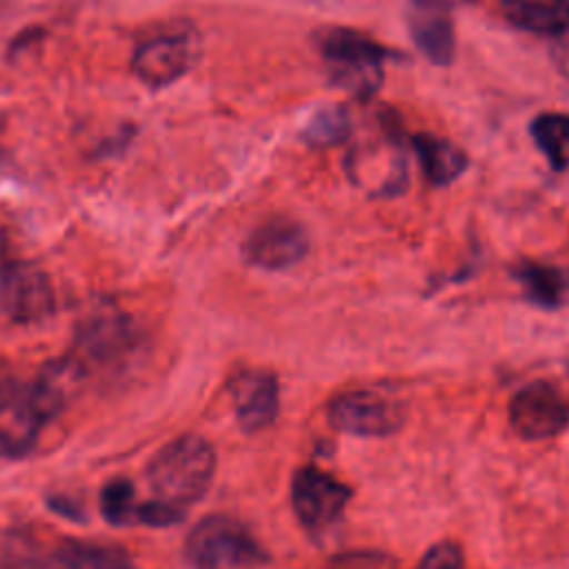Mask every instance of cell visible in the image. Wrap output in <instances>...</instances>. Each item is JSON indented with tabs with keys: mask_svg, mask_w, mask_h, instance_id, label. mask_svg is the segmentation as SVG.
<instances>
[{
	"mask_svg": "<svg viewBox=\"0 0 569 569\" xmlns=\"http://www.w3.org/2000/svg\"><path fill=\"white\" fill-rule=\"evenodd\" d=\"M36 440H38L36 436H31L29 431H24L20 427H18V431L0 427V458H9V460L24 458L33 449Z\"/></svg>",
	"mask_w": 569,
	"mask_h": 569,
	"instance_id": "603a6c76",
	"label": "cell"
},
{
	"mask_svg": "<svg viewBox=\"0 0 569 569\" xmlns=\"http://www.w3.org/2000/svg\"><path fill=\"white\" fill-rule=\"evenodd\" d=\"M22 387L18 385V378L11 369V365L0 356V413L16 405Z\"/></svg>",
	"mask_w": 569,
	"mask_h": 569,
	"instance_id": "cb8c5ba5",
	"label": "cell"
},
{
	"mask_svg": "<svg viewBox=\"0 0 569 569\" xmlns=\"http://www.w3.org/2000/svg\"><path fill=\"white\" fill-rule=\"evenodd\" d=\"M509 425L525 440H547L569 425V398L551 382L538 380L509 400Z\"/></svg>",
	"mask_w": 569,
	"mask_h": 569,
	"instance_id": "30bf717a",
	"label": "cell"
},
{
	"mask_svg": "<svg viewBox=\"0 0 569 569\" xmlns=\"http://www.w3.org/2000/svg\"><path fill=\"white\" fill-rule=\"evenodd\" d=\"M549 58L558 73L569 80V24L551 36L549 44Z\"/></svg>",
	"mask_w": 569,
	"mask_h": 569,
	"instance_id": "d4e9b609",
	"label": "cell"
},
{
	"mask_svg": "<svg viewBox=\"0 0 569 569\" xmlns=\"http://www.w3.org/2000/svg\"><path fill=\"white\" fill-rule=\"evenodd\" d=\"M216 465L218 456L207 438L182 433L156 451L144 478L158 500L187 509L209 491Z\"/></svg>",
	"mask_w": 569,
	"mask_h": 569,
	"instance_id": "7a4b0ae2",
	"label": "cell"
},
{
	"mask_svg": "<svg viewBox=\"0 0 569 569\" xmlns=\"http://www.w3.org/2000/svg\"><path fill=\"white\" fill-rule=\"evenodd\" d=\"M500 11L516 29L549 38L569 24V0H500Z\"/></svg>",
	"mask_w": 569,
	"mask_h": 569,
	"instance_id": "e0dca14e",
	"label": "cell"
},
{
	"mask_svg": "<svg viewBox=\"0 0 569 569\" xmlns=\"http://www.w3.org/2000/svg\"><path fill=\"white\" fill-rule=\"evenodd\" d=\"M289 498L298 522L311 533H322L342 518L351 489L329 471L300 467L291 478Z\"/></svg>",
	"mask_w": 569,
	"mask_h": 569,
	"instance_id": "ba28073f",
	"label": "cell"
},
{
	"mask_svg": "<svg viewBox=\"0 0 569 569\" xmlns=\"http://www.w3.org/2000/svg\"><path fill=\"white\" fill-rule=\"evenodd\" d=\"M138 333L133 318L113 300L98 298L80 311L73 331V356L91 371L113 369L136 349Z\"/></svg>",
	"mask_w": 569,
	"mask_h": 569,
	"instance_id": "277c9868",
	"label": "cell"
},
{
	"mask_svg": "<svg viewBox=\"0 0 569 569\" xmlns=\"http://www.w3.org/2000/svg\"><path fill=\"white\" fill-rule=\"evenodd\" d=\"M411 149L416 151L422 176L431 187L451 184L469 164L467 153L456 142L433 133L411 136Z\"/></svg>",
	"mask_w": 569,
	"mask_h": 569,
	"instance_id": "9a60e30c",
	"label": "cell"
},
{
	"mask_svg": "<svg viewBox=\"0 0 569 569\" xmlns=\"http://www.w3.org/2000/svg\"><path fill=\"white\" fill-rule=\"evenodd\" d=\"M345 169L356 187L376 198L398 196L409 182L407 158L393 131H387L382 140L353 144Z\"/></svg>",
	"mask_w": 569,
	"mask_h": 569,
	"instance_id": "52a82bcc",
	"label": "cell"
},
{
	"mask_svg": "<svg viewBox=\"0 0 569 569\" xmlns=\"http://www.w3.org/2000/svg\"><path fill=\"white\" fill-rule=\"evenodd\" d=\"M231 405L238 425L256 433L273 425L280 409V382L269 369L240 371L231 385Z\"/></svg>",
	"mask_w": 569,
	"mask_h": 569,
	"instance_id": "5bb4252c",
	"label": "cell"
},
{
	"mask_svg": "<svg viewBox=\"0 0 569 569\" xmlns=\"http://www.w3.org/2000/svg\"><path fill=\"white\" fill-rule=\"evenodd\" d=\"M529 133L556 171L569 164V113L542 111L529 122Z\"/></svg>",
	"mask_w": 569,
	"mask_h": 569,
	"instance_id": "ac0fdd59",
	"label": "cell"
},
{
	"mask_svg": "<svg viewBox=\"0 0 569 569\" xmlns=\"http://www.w3.org/2000/svg\"><path fill=\"white\" fill-rule=\"evenodd\" d=\"M453 0H409L407 29L413 47L436 67H449L456 58Z\"/></svg>",
	"mask_w": 569,
	"mask_h": 569,
	"instance_id": "4fadbf2b",
	"label": "cell"
},
{
	"mask_svg": "<svg viewBox=\"0 0 569 569\" xmlns=\"http://www.w3.org/2000/svg\"><path fill=\"white\" fill-rule=\"evenodd\" d=\"M351 133L349 111L340 104L318 107L302 124V140L311 147H331L347 140Z\"/></svg>",
	"mask_w": 569,
	"mask_h": 569,
	"instance_id": "ffe728a7",
	"label": "cell"
},
{
	"mask_svg": "<svg viewBox=\"0 0 569 569\" xmlns=\"http://www.w3.org/2000/svg\"><path fill=\"white\" fill-rule=\"evenodd\" d=\"M309 251L305 227L287 216H273L260 222L242 242L247 262L264 271H282L298 264Z\"/></svg>",
	"mask_w": 569,
	"mask_h": 569,
	"instance_id": "7c38bea8",
	"label": "cell"
},
{
	"mask_svg": "<svg viewBox=\"0 0 569 569\" xmlns=\"http://www.w3.org/2000/svg\"><path fill=\"white\" fill-rule=\"evenodd\" d=\"M87 378L89 369L73 353L47 360L11 407L16 425L38 438L73 402Z\"/></svg>",
	"mask_w": 569,
	"mask_h": 569,
	"instance_id": "3957f363",
	"label": "cell"
},
{
	"mask_svg": "<svg viewBox=\"0 0 569 569\" xmlns=\"http://www.w3.org/2000/svg\"><path fill=\"white\" fill-rule=\"evenodd\" d=\"M413 569H465V556L456 542L442 540L429 547Z\"/></svg>",
	"mask_w": 569,
	"mask_h": 569,
	"instance_id": "7402d4cb",
	"label": "cell"
},
{
	"mask_svg": "<svg viewBox=\"0 0 569 569\" xmlns=\"http://www.w3.org/2000/svg\"><path fill=\"white\" fill-rule=\"evenodd\" d=\"M138 500L133 485L127 478H113L102 487L100 493V511L107 522L111 525H133L136 522V511H138Z\"/></svg>",
	"mask_w": 569,
	"mask_h": 569,
	"instance_id": "44dd1931",
	"label": "cell"
},
{
	"mask_svg": "<svg viewBox=\"0 0 569 569\" xmlns=\"http://www.w3.org/2000/svg\"><path fill=\"white\" fill-rule=\"evenodd\" d=\"M56 309V291L47 271L27 258L0 262V313L13 325H38Z\"/></svg>",
	"mask_w": 569,
	"mask_h": 569,
	"instance_id": "8992f818",
	"label": "cell"
},
{
	"mask_svg": "<svg viewBox=\"0 0 569 569\" xmlns=\"http://www.w3.org/2000/svg\"><path fill=\"white\" fill-rule=\"evenodd\" d=\"M49 569H133L131 556L116 545L62 540L49 553Z\"/></svg>",
	"mask_w": 569,
	"mask_h": 569,
	"instance_id": "2e32d148",
	"label": "cell"
},
{
	"mask_svg": "<svg viewBox=\"0 0 569 569\" xmlns=\"http://www.w3.org/2000/svg\"><path fill=\"white\" fill-rule=\"evenodd\" d=\"M313 44L325 62L331 84L358 100H369L385 82V62L393 58L378 40L338 24L313 31Z\"/></svg>",
	"mask_w": 569,
	"mask_h": 569,
	"instance_id": "6da1fadb",
	"label": "cell"
},
{
	"mask_svg": "<svg viewBox=\"0 0 569 569\" xmlns=\"http://www.w3.org/2000/svg\"><path fill=\"white\" fill-rule=\"evenodd\" d=\"M200 56V40L193 31H167L142 40L133 56L131 69L140 82L151 89L167 87L191 71Z\"/></svg>",
	"mask_w": 569,
	"mask_h": 569,
	"instance_id": "9c48e42d",
	"label": "cell"
},
{
	"mask_svg": "<svg viewBox=\"0 0 569 569\" xmlns=\"http://www.w3.org/2000/svg\"><path fill=\"white\" fill-rule=\"evenodd\" d=\"M336 569H387L389 558L378 553H345L333 558Z\"/></svg>",
	"mask_w": 569,
	"mask_h": 569,
	"instance_id": "484cf974",
	"label": "cell"
},
{
	"mask_svg": "<svg viewBox=\"0 0 569 569\" xmlns=\"http://www.w3.org/2000/svg\"><path fill=\"white\" fill-rule=\"evenodd\" d=\"M513 278L531 296L533 302L545 307H556L569 291V278L565 271L540 264V262H520L513 269Z\"/></svg>",
	"mask_w": 569,
	"mask_h": 569,
	"instance_id": "d6986e66",
	"label": "cell"
},
{
	"mask_svg": "<svg viewBox=\"0 0 569 569\" xmlns=\"http://www.w3.org/2000/svg\"><path fill=\"white\" fill-rule=\"evenodd\" d=\"M327 418L333 429L360 438H382L402 425V409L398 402L369 391L349 389L329 400Z\"/></svg>",
	"mask_w": 569,
	"mask_h": 569,
	"instance_id": "8fae6325",
	"label": "cell"
},
{
	"mask_svg": "<svg viewBox=\"0 0 569 569\" xmlns=\"http://www.w3.org/2000/svg\"><path fill=\"white\" fill-rule=\"evenodd\" d=\"M184 556L193 569H256L267 562L256 536L224 513L204 516L191 527Z\"/></svg>",
	"mask_w": 569,
	"mask_h": 569,
	"instance_id": "5b68a950",
	"label": "cell"
}]
</instances>
